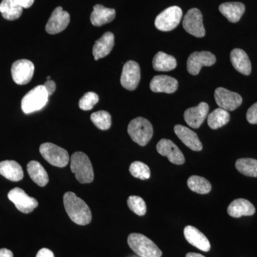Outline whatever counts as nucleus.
Returning <instances> with one entry per match:
<instances>
[{
    "label": "nucleus",
    "mask_w": 257,
    "mask_h": 257,
    "mask_svg": "<svg viewBox=\"0 0 257 257\" xmlns=\"http://www.w3.org/2000/svg\"><path fill=\"white\" fill-rule=\"evenodd\" d=\"M246 119L250 124H257V102L248 109L246 112Z\"/></svg>",
    "instance_id": "c9c22d12"
},
{
    "label": "nucleus",
    "mask_w": 257,
    "mask_h": 257,
    "mask_svg": "<svg viewBox=\"0 0 257 257\" xmlns=\"http://www.w3.org/2000/svg\"><path fill=\"white\" fill-rule=\"evenodd\" d=\"M0 175L12 182H19L24 177L21 166L13 160H5L0 162Z\"/></svg>",
    "instance_id": "b1692460"
},
{
    "label": "nucleus",
    "mask_w": 257,
    "mask_h": 257,
    "mask_svg": "<svg viewBox=\"0 0 257 257\" xmlns=\"http://www.w3.org/2000/svg\"><path fill=\"white\" fill-rule=\"evenodd\" d=\"M127 242L133 251L141 257H161L162 251L145 235L133 233L128 235Z\"/></svg>",
    "instance_id": "7ed1b4c3"
},
{
    "label": "nucleus",
    "mask_w": 257,
    "mask_h": 257,
    "mask_svg": "<svg viewBox=\"0 0 257 257\" xmlns=\"http://www.w3.org/2000/svg\"><path fill=\"white\" fill-rule=\"evenodd\" d=\"M215 55L210 52H194L189 55L187 60V71L192 75H197L202 67H211L215 64Z\"/></svg>",
    "instance_id": "9d476101"
},
{
    "label": "nucleus",
    "mask_w": 257,
    "mask_h": 257,
    "mask_svg": "<svg viewBox=\"0 0 257 257\" xmlns=\"http://www.w3.org/2000/svg\"><path fill=\"white\" fill-rule=\"evenodd\" d=\"M114 45V35L110 32L104 33L97 41L95 42L93 47L92 54L94 57V60L97 61L99 59L106 57L112 50Z\"/></svg>",
    "instance_id": "aec40b11"
},
{
    "label": "nucleus",
    "mask_w": 257,
    "mask_h": 257,
    "mask_svg": "<svg viewBox=\"0 0 257 257\" xmlns=\"http://www.w3.org/2000/svg\"><path fill=\"white\" fill-rule=\"evenodd\" d=\"M45 89H46L47 93H48L49 96L52 95L54 92H55L56 89V84L54 81L47 80L46 82L44 84Z\"/></svg>",
    "instance_id": "e433bc0d"
},
{
    "label": "nucleus",
    "mask_w": 257,
    "mask_h": 257,
    "mask_svg": "<svg viewBox=\"0 0 257 257\" xmlns=\"http://www.w3.org/2000/svg\"><path fill=\"white\" fill-rule=\"evenodd\" d=\"M214 98L219 108L228 111H234L241 106L242 97L238 93L231 92L224 87H218Z\"/></svg>",
    "instance_id": "f8f14e48"
},
{
    "label": "nucleus",
    "mask_w": 257,
    "mask_h": 257,
    "mask_svg": "<svg viewBox=\"0 0 257 257\" xmlns=\"http://www.w3.org/2000/svg\"><path fill=\"white\" fill-rule=\"evenodd\" d=\"M187 186L192 192L200 194H206L210 192L211 184L207 179L199 176L193 175L189 177Z\"/></svg>",
    "instance_id": "c756f323"
},
{
    "label": "nucleus",
    "mask_w": 257,
    "mask_h": 257,
    "mask_svg": "<svg viewBox=\"0 0 257 257\" xmlns=\"http://www.w3.org/2000/svg\"><path fill=\"white\" fill-rule=\"evenodd\" d=\"M64 209L71 220L78 225L89 224L92 221V212L84 200L72 192H66L63 197Z\"/></svg>",
    "instance_id": "f257e3e1"
},
{
    "label": "nucleus",
    "mask_w": 257,
    "mask_h": 257,
    "mask_svg": "<svg viewBox=\"0 0 257 257\" xmlns=\"http://www.w3.org/2000/svg\"><path fill=\"white\" fill-rule=\"evenodd\" d=\"M150 89L154 92L172 94L178 89V81L170 76H155L150 82Z\"/></svg>",
    "instance_id": "6ab92c4d"
},
{
    "label": "nucleus",
    "mask_w": 257,
    "mask_h": 257,
    "mask_svg": "<svg viewBox=\"0 0 257 257\" xmlns=\"http://www.w3.org/2000/svg\"><path fill=\"white\" fill-rule=\"evenodd\" d=\"M141 79V71L138 62L135 61H128L124 64L121 72V86L128 91H133L138 87Z\"/></svg>",
    "instance_id": "9b49d317"
},
{
    "label": "nucleus",
    "mask_w": 257,
    "mask_h": 257,
    "mask_svg": "<svg viewBox=\"0 0 257 257\" xmlns=\"http://www.w3.org/2000/svg\"><path fill=\"white\" fill-rule=\"evenodd\" d=\"M0 257H13V253L8 248L0 249Z\"/></svg>",
    "instance_id": "ea45409f"
},
{
    "label": "nucleus",
    "mask_w": 257,
    "mask_h": 257,
    "mask_svg": "<svg viewBox=\"0 0 257 257\" xmlns=\"http://www.w3.org/2000/svg\"><path fill=\"white\" fill-rule=\"evenodd\" d=\"M116 16V11L101 5H96L90 15L91 23L94 26L101 27L112 22Z\"/></svg>",
    "instance_id": "5701e85b"
},
{
    "label": "nucleus",
    "mask_w": 257,
    "mask_h": 257,
    "mask_svg": "<svg viewBox=\"0 0 257 257\" xmlns=\"http://www.w3.org/2000/svg\"><path fill=\"white\" fill-rule=\"evenodd\" d=\"M13 80L19 85H25L32 80L35 72V65L31 61L20 60L13 63L11 68Z\"/></svg>",
    "instance_id": "ddd939ff"
},
{
    "label": "nucleus",
    "mask_w": 257,
    "mask_h": 257,
    "mask_svg": "<svg viewBox=\"0 0 257 257\" xmlns=\"http://www.w3.org/2000/svg\"><path fill=\"white\" fill-rule=\"evenodd\" d=\"M236 170L247 177H257V160L251 158H241L236 160Z\"/></svg>",
    "instance_id": "7c9ffc66"
},
{
    "label": "nucleus",
    "mask_w": 257,
    "mask_h": 257,
    "mask_svg": "<svg viewBox=\"0 0 257 257\" xmlns=\"http://www.w3.org/2000/svg\"><path fill=\"white\" fill-rule=\"evenodd\" d=\"M70 22V15L58 7L54 10L47 22L45 30L50 35H56L64 31Z\"/></svg>",
    "instance_id": "4468645a"
},
{
    "label": "nucleus",
    "mask_w": 257,
    "mask_h": 257,
    "mask_svg": "<svg viewBox=\"0 0 257 257\" xmlns=\"http://www.w3.org/2000/svg\"><path fill=\"white\" fill-rule=\"evenodd\" d=\"M70 167L79 183L89 184L94 180V170L86 154L77 152L71 157Z\"/></svg>",
    "instance_id": "f03ea898"
},
{
    "label": "nucleus",
    "mask_w": 257,
    "mask_h": 257,
    "mask_svg": "<svg viewBox=\"0 0 257 257\" xmlns=\"http://www.w3.org/2000/svg\"><path fill=\"white\" fill-rule=\"evenodd\" d=\"M184 235L186 240L194 247L205 252L210 250V242L207 236L194 226H186L184 229Z\"/></svg>",
    "instance_id": "a211bd4d"
},
{
    "label": "nucleus",
    "mask_w": 257,
    "mask_h": 257,
    "mask_svg": "<svg viewBox=\"0 0 257 257\" xmlns=\"http://www.w3.org/2000/svg\"><path fill=\"white\" fill-rule=\"evenodd\" d=\"M91 121L96 127L101 130H107L111 127V116L108 111H99L92 113Z\"/></svg>",
    "instance_id": "2f4dec72"
},
{
    "label": "nucleus",
    "mask_w": 257,
    "mask_h": 257,
    "mask_svg": "<svg viewBox=\"0 0 257 257\" xmlns=\"http://www.w3.org/2000/svg\"><path fill=\"white\" fill-rule=\"evenodd\" d=\"M256 209L249 201L245 199H236L229 204L227 213L234 218H240L243 216H252Z\"/></svg>",
    "instance_id": "4be33fe9"
},
{
    "label": "nucleus",
    "mask_w": 257,
    "mask_h": 257,
    "mask_svg": "<svg viewBox=\"0 0 257 257\" xmlns=\"http://www.w3.org/2000/svg\"><path fill=\"white\" fill-rule=\"evenodd\" d=\"M36 257H55V255L49 248H43L38 251Z\"/></svg>",
    "instance_id": "4c0bfd02"
},
{
    "label": "nucleus",
    "mask_w": 257,
    "mask_h": 257,
    "mask_svg": "<svg viewBox=\"0 0 257 257\" xmlns=\"http://www.w3.org/2000/svg\"><path fill=\"white\" fill-rule=\"evenodd\" d=\"M182 18V10L179 7H170L157 17L155 26L160 31H172L178 26Z\"/></svg>",
    "instance_id": "0eeeda50"
},
{
    "label": "nucleus",
    "mask_w": 257,
    "mask_h": 257,
    "mask_svg": "<svg viewBox=\"0 0 257 257\" xmlns=\"http://www.w3.org/2000/svg\"><path fill=\"white\" fill-rule=\"evenodd\" d=\"M157 150L162 156L167 157L171 163L182 165L185 162L183 153L173 142L162 139L157 145Z\"/></svg>",
    "instance_id": "2eb2a0df"
},
{
    "label": "nucleus",
    "mask_w": 257,
    "mask_h": 257,
    "mask_svg": "<svg viewBox=\"0 0 257 257\" xmlns=\"http://www.w3.org/2000/svg\"><path fill=\"white\" fill-rule=\"evenodd\" d=\"M0 13L7 20H18L23 13V8L15 0H3L0 4Z\"/></svg>",
    "instance_id": "cd10ccee"
},
{
    "label": "nucleus",
    "mask_w": 257,
    "mask_h": 257,
    "mask_svg": "<svg viewBox=\"0 0 257 257\" xmlns=\"http://www.w3.org/2000/svg\"><path fill=\"white\" fill-rule=\"evenodd\" d=\"M127 132L132 140L142 147L149 143L154 134L151 122L143 117L132 120L128 125Z\"/></svg>",
    "instance_id": "39448f33"
},
{
    "label": "nucleus",
    "mask_w": 257,
    "mask_h": 257,
    "mask_svg": "<svg viewBox=\"0 0 257 257\" xmlns=\"http://www.w3.org/2000/svg\"><path fill=\"white\" fill-rule=\"evenodd\" d=\"M153 68L158 72H169L177 67V60L173 56L159 52L153 59Z\"/></svg>",
    "instance_id": "bb28decb"
},
{
    "label": "nucleus",
    "mask_w": 257,
    "mask_h": 257,
    "mask_svg": "<svg viewBox=\"0 0 257 257\" xmlns=\"http://www.w3.org/2000/svg\"><path fill=\"white\" fill-rule=\"evenodd\" d=\"M174 130L177 138L190 150L196 152L202 150V144L199 140V137L190 128L182 125L177 124L175 125Z\"/></svg>",
    "instance_id": "f3484780"
},
{
    "label": "nucleus",
    "mask_w": 257,
    "mask_h": 257,
    "mask_svg": "<svg viewBox=\"0 0 257 257\" xmlns=\"http://www.w3.org/2000/svg\"><path fill=\"white\" fill-rule=\"evenodd\" d=\"M219 11L230 23L239 21L245 12V6L241 3H226L219 5Z\"/></svg>",
    "instance_id": "393cba45"
},
{
    "label": "nucleus",
    "mask_w": 257,
    "mask_h": 257,
    "mask_svg": "<svg viewBox=\"0 0 257 257\" xmlns=\"http://www.w3.org/2000/svg\"><path fill=\"white\" fill-rule=\"evenodd\" d=\"M130 172L131 175L135 178L140 179L142 180H146L150 179L151 172L150 167L142 162H134L130 167Z\"/></svg>",
    "instance_id": "473e14b6"
},
{
    "label": "nucleus",
    "mask_w": 257,
    "mask_h": 257,
    "mask_svg": "<svg viewBox=\"0 0 257 257\" xmlns=\"http://www.w3.org/2000/svg\"><path fill=\"white\" fill-rule=\"evenodd\" d=\"M186 257H205V256H203V255L200 254V253L190 252V253H187V255H186Z\"/></svg>",
    "instance_id": "a19ab883"
},
{
    "label": "nucleus",
    "mask_w": 257,
    "mask_h": 257,
    "mask_svg": "<svg viewBox=\"0 0 257 257\" xmlns=\"http://www.w3.org/2000/svg\"><path fill=\"white\" fill-rule=\"evenodd\" d=\"M28 172L32 181L40 187H45L48 183V174L40 162L37 161H31L29 162Z\"/></svg>",
    "instance_id": "a878e982"
},
{
    "label": "nucleus",
    "mask_w": 257,
    "mask_h": 257,
    "mask_svg": "<svg viewBox=\"0 0 257 257\" xmlns=\"http://www.w3.org/2000/svg\"><path fill=\"white\" fill-rule=\"evenodd\" d=\"M40 152L43 158L52 166L62 168L68 165V152L57 145L50 143L42 144L40 147Z\"/></svg>",
    "instance_id": "423d86ee"
},
{
    "label": "nucleus",
    "mask_w": 257,
    "mask_h": 257,
    "mask_svg": "<svg viewBox=\"0 0 257 257\" xmlns=\"http://www.w3.org/2000/svg\"><path fill=\"white\" fill-rule=\"evenodd\" d=\"M230 60L236 71L244 75H249L251 64L247 54L241 49H234L230 54Z\"/></svg>",
    "instance_id": "412c9836"
},
{
    "label": "nucleus",
    "mask_w": 257,
    "mask_h": 257,
    "mask_svg": "<svg viewBox=\"0 0 257 257\" xmlns=\"http://www.w3.org/2000/svg\"><path fill=\"white\" fill-rule=\"evenodd\" d=\"M49 96L45 86H37L22 99V110L26 114L41 110L47 105Z\"/></svg>",
    "instance_id": "20e7f679"
},
{
    "label": "nucleus",
    "mask_w": 257,
    "mask_h": 257,
    "mask_svg": "<svg viewBox=\"0 0 257 257\" xmlns=\"http://www.w3.org/2000/svg\"><path fill=\"white\" fill-rule=\"evenodd\" d=\"M8 198L19 211L24 214H30L38 207L37 199L28 196L23 189L15 187L8 193Z\"/></svg>",
    "instance_id": "1a4fd4ad"
},
{
    "label": "nucleus",
    "mask_w": 257,
    "mask_h": 257,
    "mask_svg": "<svg viewBox=\"0 0 257 257\" xmlns=\"http://www.w3.org/2000/svg\"><path fill=\"white\" fill-rule=\"evenodd\" d=\"M183 28L189 34L198 38L205 36V29L200 10L192 8L187 12L184 17Z\"/></svg>",
    "instance_id": "6e6552de"
},
{
    "label": "nucleus",
    "mask_w": 257,
    "mask_h": 257,
    "mask_svg": "<svg viewBox=\"0 0 257 257\" xmlns=\"http://www.w3.org/2000/svg\"><path fill=\"white\" fill-rule=\"evenodd\" d=\"M127 205L130 210L138 216H144L147 212V205L143 198L139 196H130L127 199Z\"/></svg>",
    "instance_id": "72a5a7b5"
},
{
    "label": "nucleus",
    "mask_w": 257,
    "mask_h": 257,
    "mask_svg": "<svg viewBox=\"0 0 257 257\" xmlns=\"http://www.w3.org/2000/svg\"><path fill=\"white\" fill-rule=\"evenodd\" d=\"M209 106L206 102H201L197 106L189 108L184 111L186 123L192 128L200 127L209 113Z\"/></svg>",
    "instance_id": "dca6fc26"
},
{
    "label": "nucleus",
    "mask_w": 257,
    "mask_h": 257,
    "mask_svg": "<svg viewBox=\"0 0 257 257\" xmlns=\"http://www.w3.org/2000/svg\"><path fill=\"white\" fill-rule=\"evenodd\" d=\"M230 120L229 111L217 108L208 116L207 123L211 130H217L227 124Z\"/></svg>",
    "instance_id": "c85d7f7f"
},
{
    "label": "nucleus",
    "mask_w": 257,
    "mask_h": 257,
    "mask_svg": "<svg viewBox=\"0 0 257 257\" xmlns=\"http://www.w3.org/2000/svg\"><path fill=\"white\" fill-rule=\"evenodd\" d=\"M99 101V96L95 92H89L84 94L79 101V106L81 109L89 111L93 109L94 105Z\"/></svg>",
    "instance_id": "f704fd0d"
},
{
    "label": "nucleus",
    "mask_w": 257,
    "mask_h": 257,
    "mask_svg": "<svg viewBox=\"0 0 257 257\" xmlns=\"http://www.w3.org/2000/svg\"><path fill=\"white\" fill-rule=\"evenodd\" d=\"M15 1L20 6L23 7V9L24 8H25V9L30 8L35 3V0H15Z\"/></svg>",
    "instance_id": "58836bf2"
}]
</instances>
